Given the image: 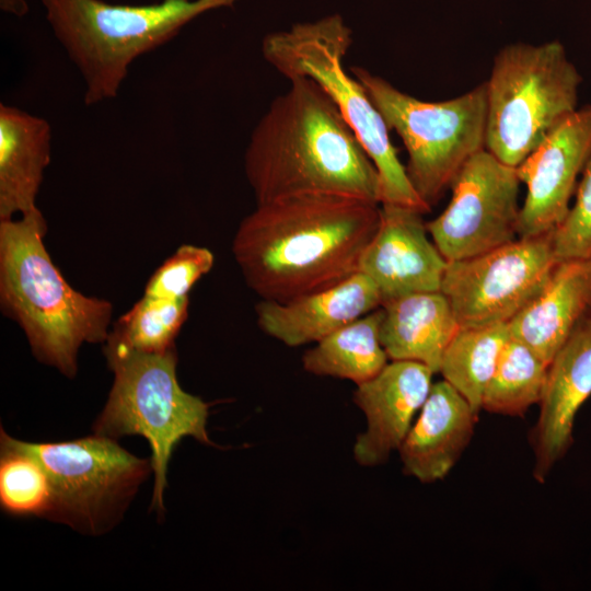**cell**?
<instances>
[{
  "instance_id": "obj_12",
  "label": "cell",
  "mask_w": 591,
  "mask_h": 591,
  "mask_svg": "<svg viewBox=\"0 0 591 591\" xmlns=\"http://www.w3.org/2000/svg\"><path fill=\"white\" fill-rule=\"evenodd\" d=\"M590 159L591 105H587L559 123L515 167L526 185L519 237L551 233L563 223Z\"/></svg>"
},
{
  "instance_id": "obj_27",
  "label": "cell",
  "mask_w": 591,
  "mask_h": 591,
  "mask_svg": "<svg viewBox=\"0 0 591 591\" xmlns=\"http://www.w3.org/2000/svg\"><path fill=\"white\" fill-rule=\"evenodd\" d=\"M557 262L591 258V159L586 165L575 194V202L553 232Z\"/></svg>"
},
{
  "instance_id": "obj_2",
  "label": "cell",
  "mask_w": 591,
  "mask_h": 591,
  "mask_svg": "<svg viewBox=\"0 0 591 591\" xmlns=\"http://www.w3.org/2000/svg\"><path fill=\"white\" fill-rule=\"evenodd\" d=\"M253 129L244 170L256 202L338 194L380 204L376 167L327 93L296 78Z\"/></svg>"
},
{
  "instance_id": "obj_13",
  "label": "cell",
  "mask_w": 591,
  "mask_h": 591,
  "mask_svg": "<svg viewBox=\"0 0 591 591\" xmlns=\"http://www.w3.org/2000/svg\"><path fill=\"white\" fill-rule=\"evenodd\" d=\"M422 212L381 205L379 227L367 245L359 271L376 285L382 304L417 292L441 291L448 265L428 236Z\"/></svg>"
},
{
  "instance_id": "obj_20",
  "label": "cell",
  "mask_w": 591,
  "mask_h": 591,
  "mask_svg": "<svg viewBox=\"0 0 591 591\" xmlns=\"http://www.w3.org/2000/svg\"><path fill=\"white\" fill-rule=\"evenodd\" d=\"M380 340L391 360H410L440 371L443 354L460 328L441 291L407 294L382 304Z\"/></svg>"
},
{
  "instance_id": "obj_18",
  "label": "cell",
  "mask_w": 591,
  "mask_h": 591,
  "mask_svg": "<svg viewBox=\"0 0 591 591\" xmlns=\"http://www.w3.org/2000/svg\"><path fill=\"white\" fill-rule=\"evenodd\" d=\"M591 312V258L558 262L543 291L509 323L510 337L548 366L577 324Z\"/></svg>"
},
{
  "instance_id": "obj_9",
  "label": "cell",
  "mask_w": 591,
  "mask_h": 591,
  "mask_svg": "<svg viewBox=\"0 0 591 591\" xmlns=\"http://www.w3.org/2000/svg\"><path fill=\"white\" fill-rule=\"evenodd\" d=\"M13 442L47 473L51 498L46 518L88 535L115 526L152 471L151 460L96 433L61 442Z\"/></svg>"
},
{
  "instance_id": "obj_11",
  "label": "cell",
  "mask_w": 591,
  "mask_h": 591,
  "mask_svg": "<svg viewBox=\"0 0 591 591\" xmlns=\"http://www.w3.org/2000/svg\"><path fill=\"white\" fill-rule=\"evenodd\" d=\"M520 183L517 169L486 149L464 164L450 186L448 207L426 223L447 262L474 257L515 240Z\"/></svg>"
},
{
  "instance_id": "obj_21",
  "label": "cell",
  "mask_w": 591,
  "mask_h": 591,
  "mask_svg": "<svg viewBox=\"0 0 591 591\" xmlns=\"http://www.w3.org/2000/svg\"><path fill=\"white\" fill-rule=\"evenodd\" d=\"M382 318L381 306L315 343L302 357L304 370L356 385L374 378L389 359L380 340Z\"/></svg>"
},
{
  "instance_id": "obj_25",
  "label": "cell",
  "mask_w": 591,
  "mask_h": 591,
  "mask_svg": "<svg viewBox=\"0 0 591 591\" xmlns=\"http://www.w3.org/2000/svg\"><path fill=\"white\" fill-rule=\"evenodd\" d=\"M50 484L42 464L20 449L1 430L0 503L18 517L46 518L50 506Z\"/></svg>"
},
{
  "instance_id": "obj_24",
  "label": "cell",
  "mask_w": 591,
  "mask_h": 591,
  "mask_svg": "<svg viewBox=\"0 0 591 591\" xmlns=\"http://www.w3.org/2000/svg\"><path fill=\"white\" fill-rule=\"evenodd\" d=\"M189 299H162L143 294L109 331L105 343L146 354H163L188 316Z\"/></svg>"
},
{
  "instance_id": "obj_8",
  "label": "cell",
  "mask_w": 591,
  "mask_h": 591,
  "mask_svg": "<svg viewBox=\"0 0 591 591\" xmlns=\"http://www.w3.org/2000/svg\"><path fill=\"white\" fill-rule=\"evenodd\" d=\"M382 115L403 140L407 176L431 208L464 164L485 149L486 82L441 102L418 100L362 67L350 68Z\"/></svg>"
},
{
  "instance_id": "obj_7",
  "label": "cell",
  "mask_w": 591,
  "mask_h": 591,
  "mask_svg": "<svg viewBox=\"0 0 591 591\" xmlns=\"http://www.w3.org/2000/svg\"><path fill=\"white\" fill-rule=\"evenodd\" d=\"M581 81L558 40L501 48L486 81L485 149L517 167L578 108Z\"/></svg>"
},
{
  "instance_id": "obj_6",
  "label": "cell",
  "mask_w": 591,
  "mask_h": 591,
  "mask_svg": "<svg viewBox=\"0 0 591 591\" xmlns=\"http://www.w3.org/2000/svg\"><path fill=\"white\" fill-rule=\"evenodd\" d=\"M104 354L114 383L94 433L115 440L139 434L148 440L154 473L151 509L161 514L167 465L177 443L193 437L213 445L207 432L208 404L181 387L175 348L146 354L105 343Z\"/></svg>"
},
{
  "instance_id": "obj_4",
  "label": "cell",
  "mask_w": 591,
  "mask_h": 591,
  "mask_svg": "<svg viewBox=\"0 0 591 591\" xmlns=\"http://www.w3.org/2000/svg\"><path fill=\"white\" fill-rule=\"evenodd\" d=\"M40 1L53 33L84 80V103L94 105L117 96L141 55L171 40L199 15L237 0H161L142 5Z\"/></svg>"
},
{
  "instance_id": "obj_22",
  "label": "cell",
  "mask_w": 591,
  "mask_h": 591,
  "mask_svg": "<svg viewBox=\"0 0 591 591\" xmlns=\"http://www.w3.org/2000/svg\"><path fill=\"white\" fill-rule=\"evenodd\" d=\"M509 338L508 323L460 327L443 354L439 372L477 415L482 410L485 389Z\"/></svg>"
},
{
  "instance_id": "obj_14",
  "label": "cell",
  "mask_w": 591,
  "mask_h": 591,
  "mask_svg": "<svg viewBox=\"0 0 591 591\" xmlns=\"http://www.w3.org/2000/svg\"><path fill=\"white\" fill-rule=\"evenodd\" d=\"M591 395V312L572 329L548 366L540 414L530 433L533 477L544 483L568 452L573 422Z\"/></svg>"
},
{
  "instance_id": "obj_15",
  "label": "cell",
  "mask_w": 591,
  "mask_h": 591,
  "mask_svg": "<svg viewBox=\"0 0 591 591\" xmlns=\"http://www.w3.org/2000/svg\"><path fill=\"white\" fill-rule=\"evenodd\" d=\"M433 371L410 360H392L369 381L357 385L354 402L367 419V429L354 445L362 466H376L398 450L432 386Z\"/></svg>"
},
{
  "instance_id": "obj_16",
  "label": "cell",
  "mask_w": 591,
  "mask_h": 591,
  "mask_svg": "<svg viewBox=\"0 0 591 591\" xmlns=\"http://www.w3.org/2000/svg\"><path fill=\"white\" fill-rule=\"evenodd\" d=\"M382 306L376 285L358 271L341 282L287 301L262 300L255 306L264 333L290 347L317 343Z\"/></svg>"
},
{
  "instance_id": "obj_19",
  "label": "cell",
  "mask_w": 591,
  "mask_h": 591,
  "mask_svg": "<svg viewBox=\"0 0 591 591\" xmlns=\"http://www.w3.org/2000/svg\"><path fill=\"white\" fill-rule=\"evenodd\" d=\"M47 120L0 105V220L38 210L36 198L50 162Z\"/></svg>"
},
{
  "instance_id": "obj_17",
  "label": "cell",
  "mask_w": 591,
  "mask_h": 591,
  "mask_svg": "<svg viewBox=\"0 0 591 591\" xmlns=\"http://www.w3.org/2000/svg\"><path fill=\"white\" fill-rule=\"evenodd\" d=\"M478 415L445 380L432 384L398 448L403 471L421 483L443 479L470 444Z\"/></svg>"
},
{
  "instance_id": "obj_26",
  "label": "cell",
  "mask_w": 591,
  "mask_h": 591,
  "mask_svg": "<svg viewBox=\"0 0 591 591\" xmlns=\"http://www.w3.org/2000/svg\"><path fill=\"white\" fill-rule=\"evenodd\" d=\"M213 254L192 244L179 246L150 277L146 296L162 299L188 298L193 286L213 266Z\"/></svg>"
},
{
  "instance_id": "obj_10",
  "label": "cell",
  "mask_w": 591,
  "mask_h": 591,
  "mask_svg": "<svg viewBox=\"0 0 591 591\" xmlns=\"http://www.w3.org/2000/svg\"><path fill=\"white\" fill-rule=\"evenodd\" d=\"M557 263L553 232L519 237L480 255L448 262L441 292L460 327L509 323L543 291Z\"/></svg>"
},
{
  "instance_id": "obj_5",
  "label": "cell",
  "mask_w": 591,
  "mask_h": 591,
  "mask_svg": "<svg viewBox=\"0 0 591 591\" xmlns=\"http://www.w3.org/2000/svg\"><path fill=\"white\" fill-rule=\"evenodd\" d=\"M351 43L352 33L344 19L331 14L269 33L262 53L281 76L289 80L310 78L332 99L376 167L381 205L426 213L430 207L413 187L382 115L358 79L344 68Z\"/></svg>"
},
{
  "instance_id": "obj_3",
  "label": "cell",
  "mask_w": 591,
  "mask_h": 591,
  "mask_svg": "<svg viewBox=\"0 0 591 591\" xmlns=\"http://www.w3.org/2000/svg\"><path fill=\"white\" fill-rule=\"evenodd\" d=\"M46 233L39 209L0 220V306L38 361L74 378L82 344L106 341L113 305L67 282L44 245Z\"/></svg>"
},
{
  "instance_id": "obj_1",
  "label": "cell",
  "mask_w": 591,
  "mask_h": 591,
  "mask_svg": "<svg viewBox=\"0 0 591 591\" xmlns=\"http://www.w3.org/2000/svg\"><path fill=\"white\" fill-rule=\"evenodd\" d=\"M380 209L362 198L324 193L257 204L240 223L232 253L262 300L287 302L358 273Z\"/></svg>"
},
{
  "instance_id": "obj_23",
  "label": "cell",
  "mask_w": 591,
  "mask_h": 591,
  "mask_svg": "<svg viewBox=\"0 0 591 591\" xmlns=\"http://www.w3.org/2000/svg\"><path fill=\"white\" fill-rule=\"evenodd\" d=\"M548 364L526 345L510 337L485 389L482 409L505 416H523L540 404Z\"/></svg>"
}]
</instances>
